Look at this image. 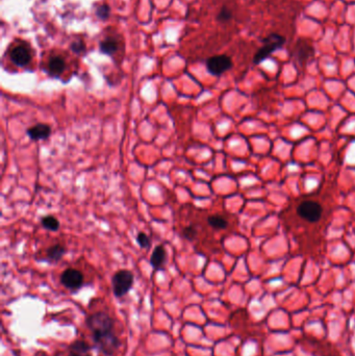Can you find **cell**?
<instances>
[{
	"mask_svg": "<svg viewBox=\"0 0 355 356\" xmlns=\"http://www.w3.org/2000/svg\"><path fill=\"white\" fill-rule=\"evenodd\" d=\"M87 325L92 332L93 341L104 355H113L120 346L114 332V320L107 314L98 311L87 319Z\"/></svg>",
	"mask_w": 355,
	"mask_h": 356,
	"instance_id": "cell-1",
	"label": "cell"
},
{
	"mask_svg": "<svg viewBox=\"0 0 355 356\" xmlns=\"http://www.w3.org/2000/svg\"><path fill=\"white\" fill-rule=\"evenodd\" d=\"M263 43H264V46L258 51V53L255 54L254 57L255 64L262 63L263 61L267 59L271 53H273L277 49H279L283 45L284 38L277 35V33H271L268 38L263 40Z\"/></svg>",
	"mask_w": 355,
	"mask_h": 356,
	"instance_id": "cell-2",
	"label": "cell"
},
{
	"mask_svg": "<svg viewBox=\"0 0 355 356\" xmlns=\"http://www.w3.org/2000/svg\"><path fill=\"white\" fill-rule=\"evenodd\" d=\"M113 290L116 297L125 296L134 284V275L128 270H120L113 276Z\"/></svg>",
	"mask_w": 355,
	"mask_h": 356,
	"instance_id": "cell-3",
	"label": "cell"
},
{
	"mask_svg": "<svg viewBox=\"0 0 355 356\" xmlns=\"http://www.w3.org/2000/svg\"><path fill=\"white\" fill-rule=\"evenodd\" d=\"M298 215L308 222H317L322 216V206L315 201H304L297 208Z\"/></svg>",
	"mask_w": 355,
	"mask_h": 356,
	"instance_id": "cell-4",
	"label": "cell"
},
{
	"mask_svg": "<svg viewBox=\"0 0 355 356\" xmlns=\"http://www.w3.org/2000/svg\"><path fill=\"white\" fill-rule=\"evenodd\" d=\"M231 66H232V62L227 55H217V57L210 58L206 63L208 72L217 76L223 74L224 72L229 70L231 68Z\"/></svg>",
	"mask_w": 355,
	"mask_h": 356,
	"instance_id": "cell-5",
	"label": "cell"
},
{
	"mask_svg": "<svg viewBox=\"0 0 355 356\" xmlns=\"http://www.w3.org/2000/svg\"><path fill=\"white\" fill-rule=\"evenodd\" d=\"M61 282L67 287L69 290L75 291L79 290V288L84 283V276L82 272L75 269H67L63 272L61 275Z\"/></svg>",
	"mask_w": 355,
	"mask_h": 356,
	"instance_id": "cell-6",
	"label": "cell"
},
{
	"mask_svg": "<svg viewBox=\"0 0 355 356\" xmlns=\"http://www.w3.org/2000/svg\"><path fill=\"white\" fill-rule=\"evenodd\" d=\"M10 60L13 63L19 67L26 66L30 60H31V54L27 47L25 46H17L12 51H10Z\"/></svg>",
	"mask_w": 355,
	"mask_h": 356,
	"instance_id": "cell-7",
	"label": "cell"
},
{
	"mask_svg": "<svg viewBox=\"0 0 355 356\" xmlns=\"http://www.w3.org/2000/svg\"><path fill=\"white\" fill-rule=\"evenodd\" d=\"M27 135L32 141L46 140L51 135V127L47 124H37L27 129Z\"/></svg>",
	"mask_w": 355,
	"mask_h": 356,
	"instance_id": "cell-8",
	"label": "cell"
},
{
	"mask_svg": "<svg viewBox=\"0 0 355 356\" xmlns=\"http://www.w3.org/2000/svg\"><path fill=\"white\" fill-rule=\"evenodd\" d=\"M69 356H91V347L85 341H76L69 348Z\"/></svg>",
	"mask_w": 355,
	"mask_h": 356,
	"instance_id": "cell-9",
	"label": "cell"
},
{
	"mask_svg": "<svg viewBox=\"0 0 355 356\" xmlns=\"http://www.w3.org/2000/svg\"><path fill=\"white\" fill-rule=\"evenodd\" d=\"M165 261H166V250L164 246L155 247L150 259L151 266L154 269H161Z\"/></svg>",
	"mask_w": 355,
	"mask_h": 356,
	"instance_id": "cell-10",
	"label": "cell"
},
{
	"mask_svg": "<svg viewBox=\"0 0 355 356\" xmlns=\"http://www.w3.org/2000/svg\"><path fill=\"white\" fill-rule=\"evenodd\" d=\"M65 67H66L65 61L62 58L55 57V58H52L49 61L48 68H49V71H50V73L52 75L62 74L64 72V70H65Z\"/></svg>",
	"mask_w": 355,
	"mask_h": 356,
	"instance_id": "cell-11",
	"label": "cell"
},
{
	"mask_svg": "<svg viewBox=\"0 0 355 356\" xmlns=\"http://www.w3.org/2000/svg\"><path fill=\"white\" fill-rule=\"evenodd\" d=\"M65 253H66V248L63 247L62 245L57 244V245H54V246H51L50 248H48L47 258L51 262H59L64 257Z\"/></svg>",
	"mask_w": 355,
	"mask_h": 356,
	"instance_id": "cell-12",
	"label": "cell"
},
{
	"mask_svg": "<svg viewBox=\"0 0 355 356\" xmlns=\"http://www.w3.org/2000/svg\"><path fill=\"white\" fill-rule=\"evenodd\" d=\"M41 223L44 228L51 231H57L60 228V222L53 216H45L41 220Z\"/></svg>",
	"mask_w": 355,
	"mask_h": 356,
	"instance_id": "cell-13",
	"label": "cell"
},
{
	"mask_svg": "<svg viewBox=\"0 0 355 356\" xmlns=\"http://www.w3.org/2000/svg\"><path fill=\"white\" fill-rule=\"evenodd\" d=\"M118 49V44L114 39H106L100 44V50L105 54H113Z\"/></svg>",
	"mask_w": 355,
	"mask_h": 356,
	"instance_id": "cell-14",
	"label": "cell"
},
{
	"mask_svg": "<svg viewBox=\"0 0 355 356\" xmlns=\"http://www.w3.org/2000/svg\"><path fill=\"white\" fill-rule=\"evenodd\" d=\"M207 223L214 227V228H218V229H224L227 227V221L221 216H210L207 219Z\"/></svg>",
	"mask_w": 355,
	"mask_h": 356,
	"instance_id": "cell-15",
	"label": "cell"
},
{
	"mask_svg": "<svg viewBox=\"0 0 355 356\" xmlns=\"http://www.w3.org/2000/svg\"><path fill=\"white\" fill-rule=\"evenodd\" d=\"M137 242L141 248H148L150 246V240L145 232H139L137 236Z\"/></svg>",
	"mask_w": 355,
	"mask_h": 356,
	"instance_id": "cell-16",
	"label": "cell"
},
{
	"mask_svg": "<svg viewBox=\"0 0 355 356\" xmlns=\"http://www.w3.org/2000/svg\"><path fill=\"white\" fill-rule=\"evenodd\" d=\"M183 236H184L185 239L190 240V241L194 240V239L196 238V236H197V229H196V227L193 226V225L186 226V227L183 229Z\"/></svg>",
	"mask_w": 355,
	"mask_h": 356,
	"instance_id": "cell-17",
	"label": "cell"
},
{
	"mask_svg": "<svg viewBox=\"0 0 355 356\" xmlns=\"http://www.w3.org/2000/svg\"><path fill=\"white\" fill-rule=\"evenodd\" d=\"M97 16L100 19H106L109 16V6L108 5H101L99 6L96 10Z\"/></svg>",
	"mask_w": 355,
	"mask_h": 356,
	"instance_id": "cell-18",
	"label": "cell"
},
{
	"mask_svg": "<svg viewBox=\"0 0 355 356\" xmlns=\"http://www.w3.org/2000/svg\"><path fill=\"white\" fill-rule=\"evenodd\" d=\"M71 49H72L75 53H82V52H84V51H85V49H86V45L84 44V42H82V41H77V42L72 43Z\"/></svg>",
	"mask_w": 355,
	"mask_h": 356,
	"instance_id": "cell-19",
	"label": "cell"
},
{
	"mask_svg": "<svg viewBox=\"0 0 355 356\" xmlns=\"http://www.w3.org/2000/svg\"><path fill=\"white\" fill-rule=\"evenodd\" d=\"M230 18H231V13L229 12V10H228L227 8H223V9H222L221 13H220L219 16H218V19H219V20H223V21L228 20V19H230Z\"/></svg>",
	"mask_w": 355,
	"mask_h": 356,
	"instance_id": "cell-20",
	"label": "cell"
}]
</instances>
